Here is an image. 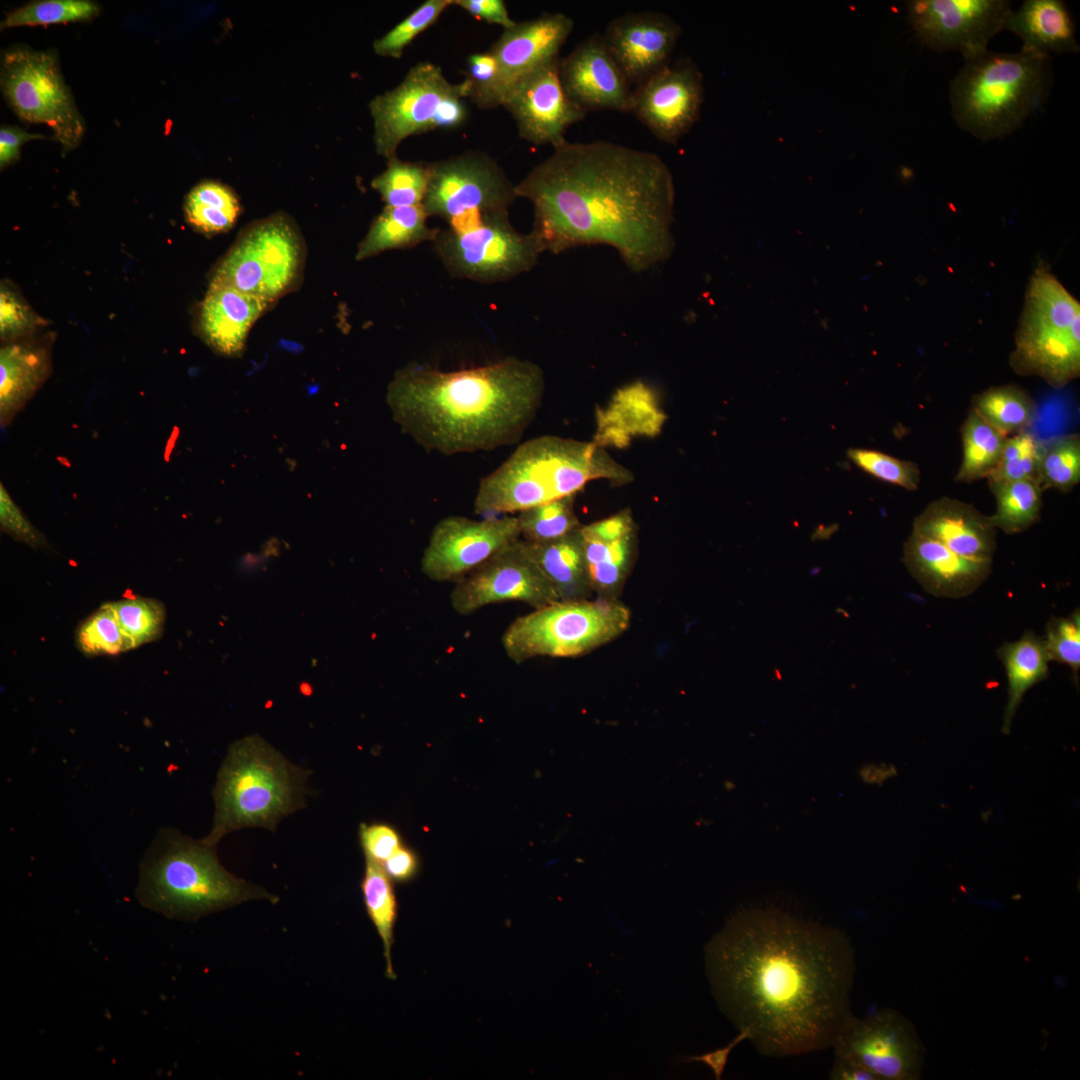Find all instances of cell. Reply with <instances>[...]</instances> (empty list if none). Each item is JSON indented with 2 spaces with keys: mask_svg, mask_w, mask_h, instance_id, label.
Masks as SVG:
<instances>
[{
  "mask_svg": "<svg viewBox=\"0 0 1080 1080\" xmlns=\"http://www.w3.org/2000/svg\"><path fill=\"white\" fill-rule=\"evenodd\" d=\"M713 994L769 1057L832 1046L850 1010L855 957L836 928L779 909L738 912L706 946Z\"/></svg>",
  "mask_w": 1080,
  "mask_h": 1080,
  "instance_id": "1",
  "label": "cell"
},
{
  "mask_svg": "<svg viewBox=\"0 0 1080 1080\" xmlns=\"http://www.w3.org/2000/svg\"><path fill=\"white\" fill-rule=\"evenodd\" d=\"M515 192L533 205L530 235L541 253L607 245L640 273L673 252L674 180L655 153L602 140L566 141Z\"/></svg>",
  "mask_w": 1080,
  "mask_h": 1080,
  "instance_id": "2",
  "label": "cell"
},
{
  "mask_svg": "<svg viewBox=\"0 0 1080 1080\" xmlns=\"http://www.w3.org/2000/svg\"><path fill=\"white\" fill-rule=\"evenodd\" d=\"M544 390L537 364L510 357L454 371L411 363L395 373L386 398L405 434L428 452L451 456L517 442Z\"/></svg>",
  "mask_w": 1080,
  "mask_h": 1080,
  "instance_id": "3",
  "label": "cell"
},
{
  "mask_svg": "<svg viewBox=\"0 0 1080 1080\" xmlns=\"http://www.w3.org/2000/svg\"><path fill=\"white\" fill-rule=\"evenodd\" d=\"M629 484L632 472L597 443L544 435L521 444L479 482L476 514L486 517L521 512L577 495L589 482Z\"/></svg>",
  "mask_w": 1080,
  "mask_h": 1080,
  "instance_id": "4",
  "label": "cell"
},
{
  "mask_svg": "<svg viewBox=\"0 0 1080 1080\" xmlns=\"http://www.w3.org/2000/svg\"><path fill=\"white\" fill-rule=\"evenodd\" d=\"M134 894L141 906L182 921L250 900L279 901L265 888L227 871L216 846L171 827L161 828L145 851Z\"/></svg>",
  "mask_w": 1080,
  "mask_h": 1080,
  "instance_id": "5",
  "label": "cell"
},
{
  "mask_svg": "<svg viewBox=\"0 0 1080 1080\" xmlns=\"http://www.w3.org/2000/svg\"><path fill=\"white\" fill-rule=\"evenodd\" d=\"M309 776L259 735L235 740L217 772L213 822L203 840L217 846L245 828L275 832L283 818L306 806Z\"/></svg>",
  "mask_w": 1080,
  "mask_h": 1080,
  "instance_id": "6",
  "label": "cell"
},
{
  "mask_svg": "<svg viewBox=\"0 0 1080 1080\" xmlns=\"http://www.w3.org/2000/svg\"><path fill=\"white\" fill-rule=\"evenodd\" d=\"M1052 84L1049 55L985 51L965 61L950 83L952 116L981 140L1002 138L1018 129L1044 104Z\"/></svg>",
  "mask_w": 1080,
  "mask_h": 1080,
  "instance_id": "7",
  "label": "cell"
},
{
  "mask_svg": "<svg viewBox=\"0 0 1080 1080\" xmlns=\"http://www.w3.org/2000/svg\"><path fill=\"white\" fill-rule=\"evenodd\" d=\"M1010 365L1056 389L1080 375V303L1044 261L1029 279Z\"/></svg>",
  "mask_w": 1080,
  "mask_h": 1080,
  "instance_id": "8",
  "label": "cell"
},
{
  "mask_svg": "<svg viewBox=\"0 0 1080 1080\" xmlns=\"http://www.w3.org/2000/svg\"><path fill=\"white\" fill-rule=\"evenodd\" d=\"M631 612L619 600L557 601L516 618L502 636L517 664L535 657H578L622 635Z\"/></svg>",
  "mask_w": 1080,
  "mask_h": 1080,
  "instance_id": "9",
  "label": "cell"
},
{
  "mask_svg": "<svg viewBox=\"0 0 1080 1080\" xmlns=\"http://www.w3.org/2000/svg\"><path fill=\"white\" fill-rule=\"evenodd\" d=\"M466 99V80L452 83L434 63H417L399 85L369 103L377 154L390 160L409 136L460 127L468 117Z\"/></svg>",
  "mask_w": 1080,
  "mask_h": 1080,
  "instance_id": "10",
  "label": "cell"
},
{
  "mask_svg": "<svg viewBox=\"0 0 1080 1080\" xmlns=\"http://www.w3.org/2000/svg\"><path fill=\"white\" fill-rule=\"evenodd\" d=\"M0 83L17 116L29 123L47 125L63 154L80 144L84 120L54 53L24 46L6 50L1 59Z\"/></svg>",
  "mask_w": 1080,
  "mask_h": 1080,
  "instance_id": "11",
  "label": "cell"
},
{
  "mask_svg": "<svg viewBox=\"0 0 1080 1080\" xmlns=\"http://www.w3.org/2000/svg\"><path fill=\"white\" fill-rule=\"evenodd\" d=\"M301 263V239L293 222L275 214L242 232L216 268L211 283L270 304L293 288Z\"/></svg>",
  "mask_w": 1080,
  "mask_h": 1080,
  "instance_id": "12",
  "label": "cell"
},
{
  "mask_svg": "<svg viewBox=\"0 0 1080 1080\" xmlns=\"http://www.w3.org/2000/svg\"><path fill=\"white\" fill-rule=\"evenodd\" d=\"M432 243L450 276L488 284L529 271L541 254L530 233L512 226L508 213L487 215L460 229L447 227Z\"/></svg>",
  "mask_w": 1080,
  "mask_h": 1080,
  "instance_id": "13",
  "label": "cell"
},
{
  "mask_svg": "<svg viewBox=\"0 0 1080 1080\" xmlns=\"http://www.w3.org/2000/svg\"><path fill=\"white\" fill-rule=\"evenodd\" d=\"M430 180L423 200L428 215L459 229L476 220L508 213L517 198L515 185L485 153L468 151L429 163Z\"/></svg>",
  "mask_w": 1080,
  "mask_h": 1080,
  "instance_id": "14",
  "label": "cell"
},
{
  "mask_svg": "<svg viewBox=\"0 0 1080 1080\" xmlns=\"http://www.w3.org/2000/svg\"><path fill=\"white\" fill-rule=\"evenodd\" d=\"M831 1047L835 1056L862 1066L877 1080H918L926 1057V1048L913 1023L890 1008L864 1018L850 1012Z\"/></svg>",
  "mask_w": 1080,
  "mask_h": 1080,
  "instance_id": "15",
  "label": "cell"
},
{
  "mask_svg": "<svg viewBox=\"0 0 1080 1080\" xmlns=\"http://www.w3.org/2000/svg\"><path fill=\"white\" fill-rule=\"evenodd\" d=\"M511 601L534 609L560 601L521 538L455 582L450 594L452 608L464 616Z\"/></svg>",
  "mask_w": 1080,
  "mask_h": 1080,
  "instance_id": "16",
  "label": "cell"
},
{
  "mask_svg": "<svg viewBox=\"0 0 1080 1080\" xmlns=\"http://www.w3.org/2000/svg\"><path fill=\"white\" fill-rule=\"evenodd\" d=\"M1006 0H912L909 22L919 40L938 52L958 51L966 60L987 51L1012 11Z\"/></svg>",
  "mask_w": 1080,
  "mask_h": 1080,
  "instance_id": "17",
  "label": "cell"
},
{
  "mask_svg": "<svg viewBox=\"0 0 1080 1080\" xmlns=\"http://www.w3.org/2000/svg\"><path fill=\"white\" fill-rule=\"evenodd\" d=\"M520 538L517 517L448 516L432 529L421 571L433 581L457 582Z\"/></svg>",
  "mask_w": 1080,
  "mask_h": 1080,
  "instance_id": "18",
  "label": "cell"
},
{
  "mask_svg": "<svg viewBox=\"0 0 1080 1080\" xmlns=\"http://www.w3.org/2000/svg\"><path fill=\"white\" fill-rule=\"evenodd\" d=\"M703 94L702 74L691 61L670 62L633 90L629 113L659 140L676 144L698 120Z\"/></svg>",
  "mask_w": 1080,
  "mask_h": 1080,
  "instance_id": "19",
  "label": "cell"
},
{
  "mask_svg": "<svg viewBox=\"0 0 1080 1080\" xmlns=\"http://www.w3.org/2000/svg\"><path fill=\"white\" fill-rule=\"evenodd\" d=\"M559 60L518 82L501 105L514 118L521 138L553 148L566 142L567 129L587 114L565 92L559 76Z\"/></svg>",
  "mask_w": 1080,
  "mask_h": 1080,
  "instance_id": "20",
  "label": "cell"
},
{
  "mask_svg": "<svg viewBox=\"0 0 1080 1080\" xmlns=\"http://www.w3.org/2000/svg\"><path fill=\"white\" fill-rule=\"evenodd\" d=\"M574 21L562 13H545L504 29L492 46L497 64L493 108L502 105L507 93L522 79L559 58Z\"/></svg>",
  "mask_w": 1080,
  "mask_h": 1080,
  "instance_id": "21",
  "label": "cell"
},
{
  "mask_svg": "<svg viewBox=\"0 0 1080 1080\" xmlns=\"http://www.w3.org/2000/svg\"><path fill=\"white\" fill-rule=\"evenodd\" d=\"M681 27L659 12L626 13L602 35L609 53L633 89L670 63Z\"/></svg>",
  "mask_w": 1080,
  "mask_h": 1080,
  "instance_id": "22",
  "label": "cell"
},
{
  "mask_svg": "<svg viewBox=\"0 0 1080 1080\" xmlns=\"http://www.w3.org/2000/svg\"><path fill=\"white\" fill-rule=\"evenodd\" d=\"M559 76L569 98L584 112L629 113L633 88L605 46L593 34L559 60Z\"/></svg>",
  "mask_w": 1080,
  "mask_h": 1080,
  "instance_id": "23",
  "label": "cell"
},
{
  "mask_svg": "<svg viewBox=\"0 0 1080 1080\" xmlns=\"http://www.w3.org/2000/svg\"><path fill=\"white\" fill-rule=\"evenodd\" d=\"M591 588L598 598L618 600L638 553V527L630 509L581 525Z\"/></svg>",
  "mask_w": 1080,
  "mask_h": 1080,
  "instance_id": "24",
  "label": "cell"
},
{
  "mask_svg": "<svg viewBox=\"0 0 1080 1080\" xmlns=\"http://www.w3.org/2000/svg\"><path fill=\"white\" fill-rule=\"evenodd\" d=\"M903 562L926 592L956 599L977 590L992 568V562L963 557L913 530L904 544Z\"/></svg>",
  "mask_w": 1080,
  "mask_h": 1080,
  "instance_id": "25",
  "label": "cell"
},
{
  "mask_svg": "<svg viewBox=\"0 0 1080 1080\" xmlns=\"http://www.w3.org/2000/svg\"><path fill=\"white\" fill-rule=\"evenodd\" d=\"M912 530L973 560L992 562L997 547L990 517L972 504L948 496L928 503L914 519Z\"/></svg>",
  "mask_w": 1080,
  "mask_h": 1080,
  "instance_id": "26",
  "label": "cell"
},
{
  "mask_svg": "<svg viewBox=\"0 0 1080 1080\" xmlns=\"http://www.w3.org/2000/svg\"><path fill=\"white\" fill-rule=\"evenodd\" d=\"M269 304L228 286L210 283L198 317L204 341L224 355H237L255 321Z\"/></svg>",
  "mask_w": 1080,
  "mask_h": 1080,
  "instance_id": "27",
  "label": "cell"
},
{
  "mask_svg": "<svg viewBox=\"0 0 1080 1080\" xmlns=\"http://www.w3.org/2000/svg\"><path fill=\"white\" fill-rule=\"evenodd\" d=\"M52 340L28 338L0 350V425L6 429L51 373Z\"/></svg>",
  "mask_w": 1080,
  "mask_h": 1080,
  "instance_id": "28",
  "label": "cell"
},
{
  "mask_svg": "<svg viewBox=\"0 0 1080 1080\" xmlns=\"http://www.w3.org/2000/svg\"><path fill=\"white\" fill-rule=\"evenodd\" d=\"M1005 29L1021 38L1023 49L1046 55L1079 51L1071 16L1060 0L1024 1L1010 12Z\"/></svg>",
  "mask_w": 1080,
  "mask_h": 1080,
  "instance_id": "29",
  "label": "cell"
},
{
  "mask_svg": "<svg viewBox=\"0 0 1080 1080\" xmlns=\"http://www.w3.org/2000/svg\"><path fill=\"white\" fill-rule=\"evenodd\" d=\"M657 398L645 383L634 382L617 390L609 406L598 415L595 443L604 448L623 445L629 435H655L664 421Z\"/></svg>",
  "mask_w": 1080,
  "mask_h": 1080,
  "instance_id": "30",
  "label": "cell"
},
{
  "mask_svg": "<svg viewBox=\"0 0 1080 1080\" xmlns=\"http://www.w3.org/2000/svg\"><path fill=\"white\" fill-rule=\"evenodd\" d=\"M581 526L547 542H527L528 549L560 601L589 599L593 594Z\"/></svg>",
  "mask_w": 1080,
  "mask_h": 1080,
  "instance_id": "31",
  "label": "cell"
},
{
  "mask_svg": "<svg viewBox=\"0 0 1080 1080\" xmlns=\"http://www.w3.org/2000/svg\"><path fill=\"white\" fill-rule=\"evenodd\" d=\"M996 653L1008 679V700L1002 723V732L1008 734L1026 692L1048 677L1050 659L1043 638L1033 631H1026L1014 642H1004Z\"/></svg>",
  "mask_w": 1080,
  "mask_h": 1080,
  "instance_id": "32",
  "label": "cell"
},
{
  "mask_svg": "<svg viewBox=\"0 0 1080 1080\" xmlns=\"http://www.w3.org/2000/svg\"><path fill=\"white\" fill-rule=\"evenodd\" d=\"M423 205L390 207L372 221L358 245L356 260L361 261L393 249H408L423 242H433L440 229L427 225Z\"/></svg>",
  "mask_w": 1080,
  "mask_h": 1080,
  "instance_id": "33",
  "label": "cell"
},
{
  "mask_svg": "<svg viewBox=\"0 0 1080 1080\" xmlns=\"http://www.w3.org/2000/svg\"><path fill=\"white\" fill-rule=\"evenodd\" d=\"M971 409L1006 436L1027 430L1037 416V404L1023 388L1014 385L990 387L972 398Z\"/></svg>",
  "mask_w": 1080,
  "mask_h": 1080,
  "instance_id": "34",
  "label": "cell"
},
{
  "mask_svg": "<svg viewBox=\"0 0 1080 1080\" xmlns=\"http://www.w3.org/2000/svg\"><path fill=\"white\" fill-rule=\"evenodd\" d=\"M1007 437L970 408L961 426L962 461L955 481L986 479L996 467Z\"/></svg>",
  "mask_w": 1080,
  "mask_h": 1080,
  "instance_id": "35",
  "label": "cell"
},
{
  "mask_svg": "<svg viewBox=\"0 0 1080 1080\" xmlns=\"http://www.w3.org/2000/svg\"><path fill=\"white\" fill-rule=\"evenodd\" d=\"M988 484L996 500L995 512L989 516L996 529L1013 535L1039 521L1043 490L1036 480Z\"/></svg>",
  "mask_w": 1080,
  "mask_h": 1080,
  "instance_id": "36",
  "label": "cell"
},
{
  "mask_svg": "<svg viewBox=\"0 0 1080 1080\" xmlns=\"http://www.w3.org/2000/svg\"><path fill=\"white\" fill-rule=\"evenodd\" d=\"M361 889L367 914L383 944L386 976L394 980L396 975L391 955L398 907L390 877L381 864L366 860Z\"/></svg>",
  "mask_w": 1080,
  "mask_h": 1080,
  "instance_id": "37",
  "label": "cell"
},
{
  "mask_svg": "<svg viewBox=\"0 0 1080 1080\" xmlns=\"http://www.w3.org/2000/svg\"><path fill=\"white\" fill-rule=\"evenodd\" d=\"M429 180V164L395 157L387 160L386 169L372 179L371 187L380 194L385 206H416L422 205Z\"/></svg>",
  "mask_w": 1080,
  "mask_h": 1080,
  "instance_id": "38",
  "label": "cell"
},
{
  "mask_svg": "<svg viewBox=\"0 0 1080 1080\" xmlns=\"http://www.w3.org/2000/svg\"><path fill=\"white\" fill-rule=\"evenodd\" d=\"M576 495L539 504L519 512L521 539L541 543L561 538L581 526L574 508Z\"/></svg>",
  "mask_w": 1080,
  "mask_h": 1080,
  "instance_id": "39",
  "label": "cell"
},
{
  "mask_svg": "<svg viewBox=\"0 0 1080 1080\" xmlns=\"http://www.w3.org/2000/svg\"><path fill=\"white\" fill-rule=\"evenodd\" d=\"M1037 482L1042 490L1068 492L1080 482V435L1071 433L1043 441Z\"/></svg>",
  "mask_w": 1080,
  "mask_h": 1080,
  "instance_id": "40",
  "label": "cell"
},
{
  "mask_svg": "<svg viewBox=\"0 0 1080 1080\" xmlns=\"http://www.w3.org/2000/svg\"><path fill=\"white\" fill-rule=\"evenodd\" d=\"M110 603L129 649L154 641L161 636L166 614L160 601L131 596Z\"/></svg>",
  "mask_w": 1080,
  "mask_h": 1080,
  "instance_id": "41",
  "label": "cell"
},
{
  "mask_svg": "<svg viewBox=\"0 0 1080 1080\" xmlns=\"http://www.w3.org/2000/svg\"><path fill=\"white\" fill-rule=\"evenodd\" d=\"M99 5L89 0H42L21 6L6 14L1 29L49 25L91 20L99 14Z\"/></svg>",
  "mask_w": 1080,
  "mask_h": 1080,
  "instance_id": "42",
  "label": "cell"
},
{
  "mask_svg": "<svg viewBox=\"0 0 1080 1080\" xmlns=\"http://www.w3.org/2000/svg\"><path fill=\"white\" fill-rule=\"evenodd\" d=\"M1043 450V441L1028 430L1008 436L1000 459L987 476L988 483L1036 480Z\"/></svg>",
  "mask_w": 1080,
  "mask_h": 1080,
  "instance_id": "43",
  "label": "cell"
},
{
  "mask_svg": "<svg viewBox=\"0 0 1080 1080\" xmlns=\"http://www.w3.org/2000/svg\"><path fill=\"white\" fill-rule=\"evenodd\" d=\"M78 648L86 655H116L129 650L111 603L102 605L79 626Z\"/></svg>",
  "mask_w": 1080,
  "mask_h": 1080,
  "instance_id": "44",
  "label": "cell"
},
{
  "mask_svg": "<svg viewBox=\"0 0 1080 1080\" xmlns=\"http://www.w3.org/2000/svg\"><path fill=\"white\" fill-rule=\"evenodd\" d=\"M453 0H426L405 19L373 42L377 55L401 58L404 49L423 31L433 25Z\"/></svg>",
  "mask_w": 1080,
  "mask_h": 1080,
  "instance_id": "45",
  "label": "cell"
},
{
  "mask_svg": "<svg viewBox=\"0 0 1080 1080\" xmlns=\"http://www.w3.org/2000/svg\"><path fill=\"white\" fill-rule=\"evenodd\" d=\"M847 456L858 468L877 479L909 491L919 487L921 471L915 462L862 448L849 449Z\"/></svg>",
  "mask_w": 1080,
  "mask_h": 1080,
  "instance_id": "46",
  "label": "cell"
},
{
  "mask_svg": "<svg viewBox=\"0 0 1080 1080\" xmlns=\"http://www.w3.org/2000/svg\"><path fill=\"white\" fill-rule=\"evenodd\" d=\"M1048 657L1068 665L1078 683L1080 670V613L1075 609L1067 617H1051L1043 638Z\"/></svg>",
  "mask_w": 1080,
  "mask_h": 1080,
  "instance_id": "47",
  "label": "cell"
},
{
  "mask_svg": "<svg viewBox=\"0 0 1080 1080\" xmlns=\"http://www.w3.org/2000/svg\"><path fill=\"white\" fill-rule=\"evenodd\" d=\"M44 324L28 304L7 285L1 286L0 333L6 343L31 338Z\"/></svg>",
  "mask_w": 1080,
  "mask_h": 1080,
  "instance_id": "48",
  "label": "cell"
},
{
  "mask_svg": "<svg viewBox=\"0 0 1080 1080\" xmlns=\"http://www.w3.org/2000/svg\"><path fill=\"white\" fill-rule=\"evenodd\" d=\"M469 99L479 108L490 109L493 92L497 81V64L492 52H478L467 59Z\"/></svg>",
  "mask_w": 1080,
  "mask_h": 1080,
  "instance_id": "49",
  "label": "cell"
},
{
  "mask_svg": "<svg viewBox=\"0 0 1080 1080\" xmlns=\"http://www.w3.org/2000/svg\"><path fill=\"white\" fill-rule=\"evenodd\" d=\"M0 524L5 533L20 542L33 548L47 546L45 536L23 514L3 483L0 484Z\"/></svg>",
  "mask_w": 1080,
  "mask_h": 1080,
  "instance_id": "50",
  "label": "cell"
},
{
  "mask_svg": "<svg viewBox=\"0 0 1080 1080\" xmlns=\"http://www.w3.org/2000/svg\"><path fill=\"white\" fill-rule=\"evenodd\" d=\"M360 839L366 860L379 864L386 861L400 847L396 831L388 825H362Z\"/></svg>",
  "mask_w": 1080,
  "mask_h": 1080,
  "instance_id": "51",
  "label": "cell"
},
{
  "mask_svg": "<svg viewBox=\"0 0 1080 1080\" xmlns=\"http://www.w3.org/2000/svg\"><path fill=\"white\" fill-rule=\"evenodd\" d=\"M187 222L199 231L208 234L224 232L230 229L239 213L215 207L186 203L184 206Z\"/></svg>",
  "mask_w": 1080,
  "mask_h": 1080,
  "instance_id": "52",
  "label": "cell"
},
{
  "mask_svg": "<svg viewBox=\"0 0 1080 1080\" xmlns=\"http://www.w3.org/2000/svg\"><path fill=\"white\" fill-rule=\"evenodd\" d=\"M186 203L240 213V203L233 190L216 181H204L196 185L189 192Z\"/></svg>",
  "mask_w": 1080,
  "mask_h": 1080,
  "instance_id": "53",
  "label": "cell"
},
{
  "mask_svg": "<svg viewBox=\"0 0 1080 1080\" xmlns=\"http://www.w3.org/2000/svg\"><path fill=\"white\" fill-rule=\"evenodd\" d=\"M452 5L460 7L480 20L500 25L504 29L516 24L510 18L505 2L502 0H453Z\"/></svg>",
  "mask_w": 1080,
  "mask_h": 1080,
  "instance_id": "54",
  "label": "cell"
},
{
  "mask_svg": "<svg viewBox=\"0 0 1080 1080\" xmlns=\"http://www.w3.org/2000/svg\"><path fill=\"white\" fill-rule=\"evenodd\" d=\"M45 139L41 134L28 133L15 126H2L0 129V166L13 163L19 158L21 146L31 140Z\"/></svg>",
  "mask_w": 1080,
  "mask_h": 1080,
  "instance_id": "55",
  "label": "cell"
},
{
  "mask_svg": "<svg viewBox=\"0 0 1080 1080\" xmlns=\"http://www.w3.org/2000/svg\"><path fill=\"white\" fill-rule=\"evenodd\" d=\"M749 1039V1033L745 1030L739 1031V1034L726 1046L718 1048L716 1050L706 1052L701 1055L683 1056L678 1059L680 1063L700 1062L707 1065L713 1072L714 1078L720 1080L725 1070L728 1057L734 1047H736L742 1041Z\"/></svg>",
  "mask_w": 1080,
  "mask_h": 1080,
  "instance_id": "56",
  "label": "cell"
},
{
  "mask_svg": "<svg viewBox=\"0 0 1080 1080\" xmlns=\"http://www.w3.org/2000/svg\"><path fill=\"white\" fill-rule=\"evenodd\" d=\"M381 865L390 878L397 881H406L414 875L417 869V860L410 850L400 846Z\"/></svg>",
  "mask_w": 1080,
  "mask_h": 1080,
  "instance_id": "57",
  "label": "cell"
},
{
  "mask_svg": "<svg viewBox=\"0 0 1080 1080\" xmlns=\"http://www.w3.org/2000/svg\"><path fill=\"white\" fill-rule=\"evenodd\" d=\"M830 1078L833 1080H877L862 1066L837 1056H834Z\"/></svg>",
  "mask_w": 1080,
  "mask_h": 1080,
  "instance_id": "58",
  "label": "cell"
},
{
  "mask_svg": "<svg viewBox=\"0 0 1080 1080\" xmlns=\"http://www.w3.org/2000/svg\"><path fill=\"white\" fill-rule=\"evenodd\" d=\"M300 688H301L302 692H304V691H307V692H306V694H310V690H311V688H310V686H309L308 684H306V683H303V684H302V685L300 686Z\"/></svg>",
  "mask_w": 1080,
  "mask_h": 1080,
  "instance_id": "59",
  "label": "cell"
}]
</instances>
